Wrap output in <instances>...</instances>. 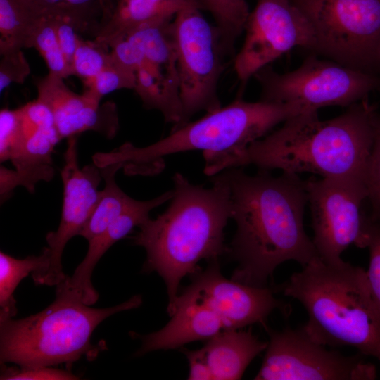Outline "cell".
Instances as JSON below:
<instances>
[{
    "label": "cell",
    "mask_w": 380,
    "mask_h": 380,
    "mask_svg": "<svg viewBox=\"0 0 380 380\" xmlns=\"http://www.w3.org/2000/svg\"><path fill=\"white\" fill-rule=\"evenodd\" d=\"M173 196L167 209L139 227L133 238L146 252L144 269L156 272L164 280L170 310L182 279L194 273L202 260H217L227 248L224 229L231 218L228 186L218 175L213 186L191 183L181 173L173 178Z\"/></svg>",
    "instance_id": "cell-3"
},
{
    "label": "cell",
    "mask_w": 380,
    "mask_h": 380,
    "mask_svg": "<svg viewBox=\"0 0 380 380\" xmlns=\"http://www.w3.org/2000/svg\"><path fill=\"white\" fill-rule=\"evenodd\" d=\"M274 292L267 286H253L226 279L216 260L210 262L204 271L196 274L178 297L207 307L230 330L255 323L265 324L268 315L276 309L288 314V305L277 299Z\"/></svg>",
    "instance_id": "cell-14"
},
{
    "label": "cell",
    "mask_w": 380,
    "mask_h": 380,
    "mask_svg": "<svg viewBox=\"0 0 380 380\" xmlns=\"http://www.w3.org/2000/svg\"><path fill=\"white\" fill-rule=\"evenodd\" d=\"M227 184L236 232L229 252L238 262L232 279L265 287L277 266L294 260L302 267L318 257L303 225L305 180L296 174L255 175L240 167L217 173Z\"/></svg>",
    "instance_id": "cell-1"
},
{
    "label": "cell",
    "mask_w": 380,
    "mask_h": 380,
    "mask_svg": "<svg viewBox=\"0 0 380 380\" xmlns=\"http://www.w3.org/2000/svg\"><path fill=\"white\" fill-rule=\"evenodd\" d=\"M194 0H118L108 18L100 23L95 42L110 49L146 25L172 18Z\"/></svg>",
    "instance_id": "cell-20"
},
{
    "label": "cell",
    "mask_w": 380,
    "mask_h": 380,
    "mask_svg": "<svg viewBox=\"0 0 380 380\" xmlns=\"http://www.w3.org/2000/svg\"><path fill=\"white\" fill-rule=\"evenodd\" d=\"M19 117L17 109L0 111V160H12L20 146Z\"/></svg>",
    "instance_id": "cell-30"
},
{
    "label": "cell",
    "mask_w": 380,
    "mask_h": 380,
    "mask_svg": "<svg viewBox=\"0 0 380 380\" xmlns=\"http://www.w3.org/2000/svg\"><path fill=\"white\" fill-rule=\"evenodd\" d=\"M312 215L313 244L318 257L328 262L341 261L351 244L367 248L369 215L361 210L368 197L361 178H310L305 180Z\"/></svg>",
    "instance_id": "cell-11"
},
{
    "label": "cell",
    "mask_w": 380,
    "mask_h": 380,
    "mask_svg": "<svg viewBox=\"0 0 380 380\" xmlns=\"http://www.w3.org/2000/svg\"><path fill=\"white\" fill-rule=\"evenodd\" d=\"M20 147L11 160L15 170L0 169V191L6 196L18 186L29 191L40 181H49L54 175L52 154L61 140L49 108L37 99L18 108Z\"/></svg>",
    "instance_id": "cell-16"
},
{
    "label": "cell",
    "mask_w": 380,
    "mask_h": 380,
    "mask_svg": "<svg viewBox=\"0 0 380 380\" xmlns=\"http://www.w3.org/2000/svg\"><path fill=\"white\" fill-rule=\"evenodd\" d=\"M367 236L369 262L366 273L373 299L380 312V221L372 220L369 215Z\"/></svg>",
    "instance_id": "cell-29"
},
{
    "label": "cell",
    "mask_w": 380,
    "mask_h": 380,
    "mask_svg": "<svg viewBox=\"0 0 380 380\" xmlns=\"http://www.w3.org/2000/svg\"><path fill=\"white\" fill-rule=\"evenodd\" d=\"M50 262L48 247L39 255L23 259L0 253V322L13 318L17 313L14 291L20 281L32 273L36 284H41Z\"/></svg>",
    "instance_id": "cell-21"
},
{
    "label": "cell",
    "mask_w": 380,
    "mask_h": 380,
    "mask_svg": "<svg viewBox=\"0 0 380 380\" xmlns=\"http://www.w3.org/2000/svg\"><path fill=\"white\" fill-rule=\"evenodd\" d=\"M298 103L256 102L236 99L208 112L201 118L172 129L149 146L138 148L127 143L108 153L111 163L125 167H149L170 154L202 151L205 168L240 154L281 122L308 110Z\"/></svg>",
    "instance_id": "cell-5"
},
{
    "label": "cell",
    "mask_w": 380,
    "mask_h": 380,
    "mask_svg": "<svg viewBox=\"0 0 380 380\" xmlns=\"http://www.w3.org/2000/svg\"><path fill=\"white\" fill-rule=\"evenodd\" d=\"M278 290L304 307L308 319L303 328L312 339L352 346L380 362V312L363 268L316 257Z\"/></svg>",
    "instance_id": "cell-4"
},
{
    "label": "cell",
    "mask_w": 380,
    "mask_h": 380,
    "mask_svg": "<svg viewBox=\"0 0 380 380\" xmlns=\"http://www.w3.org/2000/svg\"><path fill=\"white\" fill-rule=\"evenodd\" d=\"M35 4L44 11L61 4H68L80 6H100L101 0H32ZM103 10V8H102Z\"/></svg>",
    "instance_id": "cell-33"
},
{
    "label": "cell",
    "mask_w": 380,
    "mask_h": 380,
    "mask_svg": "<svg viewBox=\"0 0 380 380\" xmlns=\"http://www.w3.org/2000/svg\"><path fill=\"white\" fill-rule=\"evenodd\" d=\"M195 1L182 8L171 23L177 58L183 119L177 129L199 111L221 107L218 82L225 54L215 25L201 13Z\"/></svg>",
    "instance_id": "cell-9"
},
{
    "label": "cell",
    "mask_w": 380,
    "mask_h": 380,
    "mask_svg": "<svg viewBox=\"0 0 380 380\" xmlns=\"http://www.w3.org/2000/svg\"><path fill=\"white\" fill-rule=\"evenodd\" d=\"M373 140L365 171V183L372 220L380 221V112L372 116Z\"/></svg>",
    "instance_id": "cell-28"
},
{
    "label": "cell",
    "mask_w": 380,
    "mask_h": 380,
    "mask_svg": "<svg viewBox=\"0 0 380 380\" xmlns=\"http://www.w3.org/2000/svg\"><path fill=\"white\" fill-rule=\"evenodd\" d=\"M173 191H168L148 201H136L134 204L111 222L104 230L88 241L83 260L72 276H65L56 286V293L68 296L91 305L99 298L91 277L93 270L103 254L118 241L140 227L150 217V212L171 200Z\"/></svg>",
    "instance_id": "cell-18"
},
{
    "label": "cell",
    "mask_w": 380,
    "mask_h": 380,
    "mask_svg": "<svg viewBox=\"0 0 380 380\" xmlns=\"http://www.w3.org/2000/svg\"><path fill=\"white\" fill-rule=\"evenodd\" d=\"M30 48L36 49L43 58L48 74L63 79L72 75L71 67L60 47L53 18L48 11L36 28Z\"/></svg>",
    "instance_id": "cell-25"
},
{
    "label": "cell",
    "mask_w": 380,
    "mask_h": 380,
    "mask_svg": "<svg viewBox=\"0 0 380 380\" xmlns=\"http://www.w3.org/2000/svg\"><path fill=\"white\" fill-rule=\"evenodd\" d=\"M254 77L261 87V101L298 103L317 110L348 107L380 89V76L359 71L311 53L296 70L279 73L269 65Z\"/></svg>",
    "instance_id": "cell-8"
},
{
    "label": "cell",
    "mask_w": 380,
    "mask_h": 380,
    "mask_svg": "<svg viewBox=\"0 0 380 380\" xmlns=\"http://www.w3.org/2000/svg\"><path fill=\"white\" fill-rule=\"evenodd\" d=\"M213 18L225 54L231 53L249 15L247 0H194Z\"/></svg>",
    "instance_id": "cell-24"
},
{
    "label": "cell",
    "mask_w": 380,
    "mask_h": 380,
    "mask_svg": "<svg viewBox=\"0 0 380 380\" xmlns=\"http://www.w3.org/2000/svg\"><path fill=\"white\" fill-rule=\"evenodd\" d=\"M136 295L107 308H94L71 297L56 294L55 300L42 311L19 319L0 322V360L19 367L71 365L85 355L96 357L99 348L91 343L96 327L120 311L139 307Z\"/></svg>",
    "instance_id": "cell-6"
},
{
    "label": "cell",
    "mask_w": 380,
    "mask_h": 380,
    "mask_svg": "<svg viewBox=\"0 0 380 380\" xmlns=\"http://www.w3.org/2000/svg\"><path fill=\"white\" fill-rule=\"evenodd\" d=\"M267 346L251 329H239L219 333L194 352L209 369L212 380H235L241 379L248 365Z\"/></svg>",
    "instance_id": "cell-19"
},
{
    "label": "cell",
    "mask_w": 380,
    "mask_h": 380,
    "mask_svg": "<svg viewBox=\"0 0 380 380\" xmlns=\"http://www.w3.org/2000/svg\"><path fill=\"white\" fill-rule=\"evenodd\" d=\"M122 167H124L122 163H113L101 168L105 186L100 191L89 219L80 233L87 241L104 230L137 201L126 194L115 182V175Z\"/></svg>",
    "instance_id": "cell-23"
},
{
    "label": "cell",
    "mask_w": 380,
    "mask_h": 380,
    "mask_svg": "<svg viewBox=\"0 0 380 380\" xmlns=\"http://www.w3.org/2000/svg\"><path fill=\"white\" fill-rule=\"evenodd\" d=\"M63 80L50 74L36 80L37 99L51 110L61 139L87 131L114 137L119 129L116 105L111 101L101 104L85 92L77 94Z\"/></svg>",
    "instance_id": "cell-17"
},
{
    "label": "cell",
    "mask_w": 380,
    "mask_h": 380,
    "mask_svg": "<svg viewBox=\"0 0 380 380\" xmlns=\"http://www.w3.org/2000/svg\"><path fill=\"white\" fill-rule=\"evenodd\" d=\"M78 378L70 371L51 367H4L1 379L3 380H72Z\"/></svg>",
    "instance_id": "cell-32"
},
{
    "label": "cell",
    "mask_w": 380,
    "mask_h": 380,
    "mask_svg": "<svg viewBox=\"0 0 380 380\" xmlns=\"http://www.w3.org/2000/svg\"><path fill=\"white\" fill-rule=\"evenodd\" d=\"M172 19L137 30L113 46L110 52L116 62L134 73V90L143 105L160 112L175 128L182 121L183 108Z\"/></svg>",
    "instance_id": "cell-10"
},
{
    "label": "cell",
    "mask_w": 380,
    "mask_h": 380,
    "mask_svg": "<svg viewBox=\"0 0 380 380\" xmlns=\"http://www.w3.org/2000/svg\"><path fill=\"white\" fill-rule=\"evenodd\" d=\"M44 14L32 0H0V53L29 49Z\"/></svg>",
    "instance_id": "cell-22"
},
{
    "label": "cell",
    "mask_w": 380,
    "mask_h": 380,
    "mask_svg": "<svg viewBox=\"0 0 380 380\" xmlns=\"http://www.w3.org/2000/svg\"><path fill=\"white\" fill-rule=\"evenodd\" d=\"M243 32V44L234 62L243 82L293 48L312 51L315 45L312 26L290 0H256Z\"/></svg>",
    "instance_id": "cell-13"
},
{
    "label": "cell",
    "mask_w": 380,
    "mask_h": 380,
    "mask_svg": "<svg viewBox=\"0 0 380 380\" xmlns=\"http://www.w3.org/2000/svg\"><path fill=\"white\" fill-rule=\"evenodd\" d=\"M270 341L257 380H373L376 367L359 356L327 350L303 327L267 329Z\"/></svg>",
    "instance_id": "cell-12"
},
{
    "label": "cell",
    "mask_w": 380,
    "mask_h": 380,
    "mask_svg": "<svg viewBox=\"0 0 380 380\" xmlns=\"http://www.w3.org/2000/svg\"><path fill=\"white\" fill-rule=\"evenodd\" d=\"M63 186L61 217L58 229L46 234L50 262L41 285L57 286L66 275L61 258L67 243L80 233L89 219L100 194L101 168L94 163L80 167L76 137L68 139L61 171Z\"/></svg>",
    "instance_id": "cell-15"
},
{
    "label": "cell",
    "mask_w": 380,
    "mask_h": 380,
    "mask_svg": "<svg viewBox=\"0 0 380 380\" xmlns=\"http://www.w3.org/2000/svg\"><path fill=\"white\" fill-rule=\"evenodd\" d=\"M85 84L87 89L84 92L101 101L103 96L114 91L122 89H134L135 75L118 63L113 58L110 64Z\"/></svg>",
    "instance_id": "cell-27"
},
{
    "label": "cell",
    "mask_w": 380,
    "mask_h": 380,
    "mask_svg": "<svg viewBox=\"0 0 380 380\" xmlns=\"http://www.w3.org/2000/svg\"><path fill=\"white\" fill-rule=\"evenodd\" d=\"M290 1L312 27V53L380 76V0Z\"/></svg>",
    "instance_id": "cell-7"
},
{
    "label": "cell",
    "mask_w": 380,
    "mask_h": 380,
    "mask_svg": "<svg viewBox=\"0 0 380 380\" xmlns=\"http://www.w3.org/2000/svg\"><path fill=\"white\" fill-rule=\"evenodd\" d=\"M0 91L12 83L23 84L31 69L22 49H10L0 53Z\"/></svg>",
    "instance_id": "cell-31"
},
{
    "label": "cell",
    "mask_w": 380,
    "mask_h": 380,
    "mask_svg": "<svg viewBox=\"0 0 380 380\" xmlns=\"http://www.w3.org/2000/svg\"><path fill=\"white\" fill-rule=\"evenodd\" d=\"M103 8V18H107L113 11L115 4V0H101Z\"/></svg>",
    "instance_id": "cell-34"
},
{
    "label": "cell",
    "mask_w": 380,
    "mask_h": 380,
    "mask_svg": "<svg viewBox=\"0 0 380 380\" xmlns=\"http://www.w3.org/2000/svg\"><path fill=\"white\" fill-rule=\"evenodd\" d=\"M113 61L109 48L81 38L71 63L72 75L87 83Z\"/></svg>",
    "instance_id": "cell-26"
},
{
    "label": "cell",
    "mask_w": 380,
    "mask_h": 380,
    "mask_svg": "<svg viewBox=\"0 0 380 380\" xmlns=\"http://www.w3.org/2000/svg\"><path fill=\"white\" fill-rule=\"evenodd\" d=\"M376 110L366 98L328 120H319L317 110H305L240 154L217 163L215 171L251 164L264 171L278 169L296 175L310 172L324 178L365 180Z\"/></svg>",
    "instance_id": "cell-2"
}]
</instances>
